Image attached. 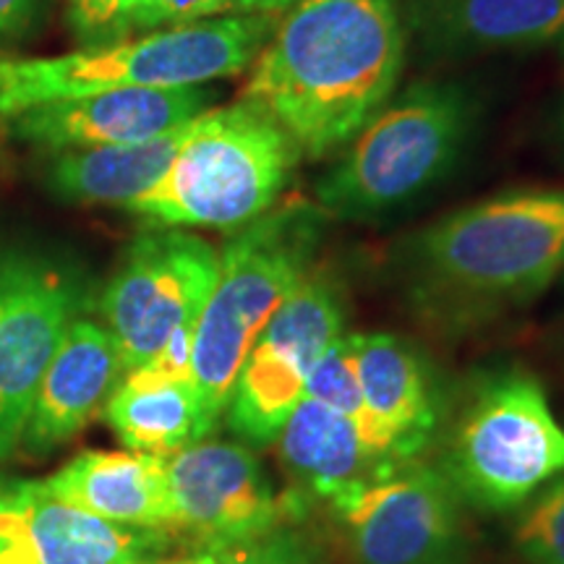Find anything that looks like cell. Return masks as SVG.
Listing matches in <instances>:
<instances>
[{"label":"cell","instance_id":"1","mask_svg":"<svg viewBox=\"0 0 564 564\" xmlns=\"http://www.w3.org/2000/svg\"><path fill=\"white\" fill-rule=\"evenodd\" d=\"M251 63L241 102L319 160L384 108L403 68L394 0H295Z\"/></svg>","mask_w":564,"mask_h":564},{"label":"cell","instance_id":"2","mask_svg":"<svg viewBox=\"0 0 564 564\" xmlns=\"http://www.w3.org/2000/svg\"><path fill=\"white\" fill-rule=\"evenodd\" d=\"M562 270L564 192L494 196L434 223L408 251L413 299L442 324L528 301Z\"/></svg>","mask_w":564,"mask_h":564},{"label":"cell","instance_id":"3","mask_svg":"<svg viewBox=\"0 0 564 564\" xmlns=\"http://www.w3.org/2000/svg\"><path fill=\"white\" fill-rule=\"evenodd\" d=\"M272 34L264 13L207 19L51 58H0V121L112 89L204 87L243 74Z\"/></svg>","mask_w":564,"mask_h":564},{"label":"cell","instance_id":"4","mask_svg":"<svg viewBox=\"0 0 564 564\" xmlns=\"http://www.w3.org/2000/svg\"><path fill=\"white\" fill-rule=\"evenodd\" d=\"M319 225V209L291 204L246 225L220 251V272L194 329L192 384L204 436L225 415L238 371L267 322L312 274Z\"/></svg>","mask_w":564,"mask_h":564},{"label":"cell","instance_id":"5","mask_svg":"<svg viewBox=\"0 0 564 564\" xmlns=\"http://www.w3.org/2000/svg\"><path fill=\"white\" fill-rule=\"evenodd\" d=\"M299 160L295 141L251 105L204 110L158 186L126 209L165 228L241 230L270 212Z\"/></svg>","mask_w":564,"mask_h":564},{"label":"cell","instance_id":"6","mask_svg":"<svg viewBox=\"0 0 564 564\" xmlns=\"http://www.w3.org/2000/svg\"><path fill=\"white\" fill-rule=\"evenodd\" d=\"M442 474L465 507L510 512L564 474V426L533 373H491L449 423Z\"/></svg>","mask_w":564,"mask_h":564},{"label":"cell","instance_id":"7","mask_svg":"<svg viewBox=\"0 0 564 564\" xmlns=\"http://www.w3.org/2000/svg\"><path fill=\"white\" fill-rule=\"evenodd\" d=\"M470 126V102L449 84H421L382 108L340 165L316 183L319 207L343 220L379 217L447 171Z\"/></svg>","mask_w":564,"mask_h":564},{"label":"cell","instance_id":"8","mask_svg":"<svg viewBox=\"0 0 564 564\" xmlns=\"http://www.w3.org/2000/svg\"><path fill=\"white\" fill-rule=\"evenodd\" d=\"M465 510L440 465L421 457L379 470L333 507L350 564H465Z\"/></svg>","mask_w":564,"mask_h":564},{"label":"cell","instance_id":"9","mask_svg":"<svg viewBox=\"0 0 564 564\" xmlns=\"http://www.w3.org/2000/svg\"><path fill=\"white\" fill-rule=\"evenodd\" d=\"M220 272V251L178 228L144 232L102 293L105 329L123 373L147 364L181 327L196 324Z\"/></svg>","mask_w":564,"mask_h":564},{"label":"cell","instance_id":"10","mask_svg":"<svg viewBox=\"0 0 564 564\" xmlns=\"http://www.w3.org/2000/svg\"><path fill=\"white\" fill-rule=\"evenodd\" d=\"M343 303L335 285L308 274L288 295L238 371L223 419L249 447L278 442L282 423L306 390L316 361L343 335Z\"/></svg>","mask_w":564,"mask_h":564},{"label":"cell","instance_id":"11","mask_svg":"<svg viewBox=\"0 0 564 564\" xmlns=\"http://www.w3.org/2000/svg\"><path fill=\"white\" fill-rule=\"evenodd\" d=\"M175 533L196 546H228L303 523L308 505L278 489L243 442L199 440L165 457Z\"/></svg>","mask_w":564,"mask_h":564},{"label":"cell","instance_id":"12","mask_svg":"<svg viewBox=\"0 0 564 564\" xmlns=\"http://www.w3.org/2000/svg\"><path fill=\"white\" fill-rule=\"evenodd\" d=\"M76 306L79 288L61 267L26 253L0 257V460L24 436L42 373Z\"/></svg>","mask_w":564,"mask_h":564},{"label":"cell","instance_id":"13","mask_svg":"<svg viewBox=\"0 0 564 564\" xmlns=\"http://www.w3.org/2000/svg\"><path fill=\"white\" fill-rule=\"evenodd\" d=\"M207 100L202 87L112 89L21 110L6 126L17 139L53 152L139 144L188 123Z\"/></svg>","mask_w":564,"mask_h":564},{"label":"cell","instance_id":"14","mask_svg":"<svg viewBox=\"0 0 564 564\" xmlns=\"http://www.w3.org/2000/svg\"><path fill=\"white\" fill-rule=\"evenodd\" d=\"M352 364L384 465L419 460L440 436L444 392L426 358L390 333L350 335Z\"/></svg>","mask_w":564,"mask_h":564},{"label":"cell","instance_id":"15","mask_svg":"<svg viewBox=\"0 0 564 564\" xmlns=\"http://www.w3.org/2000/svg\"><path fill=\"white\" fill-rule=\"evenodd\" d=\"M24 535L0 552V564H158L173 533L110 523L53 499L42 484H19Z\"/></svg>","mask_w":564,"mask_h":564},{"label":"cell","instance_id":"16","mask_svg":"<svg viewBox=\"0 0 564 564\" xmlns=\"http://www.w3.org/2000/svg\"><path fill=\"white\" fill-rule=\"evenodd\" d=\"M123 377L118 345L102 324L70 322L66 337L42 373L24 436L34 453H47L79 434L108 403Z\"/></svg>","mask_w":564,"mask_h":564},{"label":"cell","instance_id":"17","mask_svg":"<svg viewBox=\"0 0 564 564\" xmlns=\"http://www.w3.org/2000/svg\"><path fill=\"white\" fill-rule=\"evenodd\" d=\"M40 484L53 499L110 523L175 533L165 457L133 449H87Z\"/></svg>","mask_w":564,"mask_h":564},{"label":"cell","instance_id":"18","mask_svg":"<svg viewBox=\"0 0 564 564\" xmlns=\"http://www.w3.org/2000/svg\"><path fill=\"white\" fill-rule=\"evenodd\" d=\"M280 460L301 502L329 510L352 489L369 481L382 465L366 447L358 429L335 408L303 394L278 434Z\"/></svg>","mask_w":564,"mask_h":564},{"label":"cell","instance_id":"19","mask_svg":"<svg viewBox=\"0 0 564 564\" xmlns=\"http://www.w3.org/2000/svg\"><path fill=\"white\" fill-rule=\"evenodd\" d=\"M413 21L449 51L541 45L564 37V0H419Z\"/></svg>","mask_w":564,"mask_h":564},{"label":"cell","instance_id":"20","mask_svg":"<svg viewBox=\"0 0 564 564\" xmlns=\"http://www.w3.org/2000/svg\"><path fill=\"white\" fill-rule=\"evenodd\" d=\"M188 123L139 144L61 152L51 171L53 188L66 199L116 204L126 209L167 173Z\"/></svg>","mask_w":564,"mask_h":564},{"label":"cell","instance_id":"21","mask_svg":"<svg viewBox=\"0 0 564 564\" xmlns=\"http://www.w3.org/2000/svg\"><path fill=\"white\" fill-rule=\"evenodd\" d=\"M105 415L126 449L171 457L207 440L192 382H139L121 377L105 403Z\"/></svg>","mask_w":564,"mask_h":564},{"label":"cell","instance_id":"22","mask_svg":"<svg viewBox=\"0 0 564 564\" xmlns=\"http://www.w3.org/2000/svg\"><path fill=\"white\" fill-rule=\"evenodd\" d=\"M158 564H327V556L314 533L303 523H291L241 544L202 546L183 560Z\"/></svg>","mask_w":564,"mask_h":564},{"label":"cell","instance_id":"23","mask_svg":"<svg viewBox=\"0 0 564 564\" xmlns=\"http://www.w3.org/2000/svg\"><path fill=\"white\" fill-rule=\"evenodd\" d=\"M303 394L316 398L319 403L335 408L337 413H343L345 419H348L352 426L358 429V434L364 436L366 447L371 449V455L377 457V449H373L371 421H369V413H366V405H364V394H361V384H358L356 364H352L350 335L337 337V340L327 348V352H324L319 361H316L312 373H308L306 390H303Z\"/></svg>","mask_w":564,"mask_h":564},{"label":"cell","instance_id":"24","mask_svg":"<svg viewBox=\"0 0 564 564\" xmlns=\"http://www.w3.org/2000/svg\"><path fill=\"white\" fill-rule=\"evenodd\" d=\"M514 546L531 564H564V474L533 494L514 525Z\"/></svg>","mask_w":564,"mask_h":564},{"label":"cell","instance_id":"25","mask_svg":"<svg viewBox=\"0 0 564 564\" xmlns=\"http://www.w3.org/2000/svg\"><path fill=\"white\" fill-rule=\"evenodd\" d=\"M236 0H141L129 19V30H167V26L196 24L236 11Z\"/></svg>","mask_w":564,"mask_h":564},{"label":"cell","instance_id":"26","mask_svg":"<svg viewBox=\"0 0 564 564\" xmlns=\"http://www.w3.org/2000/svg\"><path fill=\"white\" fill-rule=\"evenodd\" d=\"M70 26L87 45L116 42L129 34L126 0H70Z\"/></svg>","mask_w":564,"mask_h":564},{"label":"cell","instance_id":"27","mask_svg":"<svg viewBox=\"0 0 564 564\" xmlns=\"http://www.w3.org/2000/svg\"><path fill=\"white\" fill-rule=\"evenodd\" d=\"M24 535V505H21L19 489H0V549Z\"/></svg>","mask_w":564,"mask_h":564},{"label":"cell","instance_id":"28","mask_svg":"<svg viewBox=\"0 0 564 564\" xmlns=\"http://www.w3.org/2000/svg\"><path fill=\"white\" fill-rule=\"evenodd\" d=\"M37 0H0V37H9L26 26Z\"/></svg>","mask_w":564,"mask_h":564},{"label":"cell","instance_id":"29","mask_svg":"<svg viewBox=\"0 0 564 564\" xmlns=\"http://www.w3.org/2000/svg\"><path fill=\"white\" fill-rule=\"evenodd\" d=\"M238 11L243 13H264V17H272V13L288 11L295 0H236Z\"/></svg>","mask_w":564,"mask_h":564},{"label":"cell","instance_id":"30","mask_svg":"<svg viewBox=\"0 0 564 564\" xmlns=\"http://www.w3.org/2000/svg\"><path fill=\"white\" fill-rule=\"evenodd\" d=\"M556 123H560V133H562V139H564V105H562V110H560V121H556Z\"/></svg>","mask_w":564,"mask_h":564}]
</instances>
